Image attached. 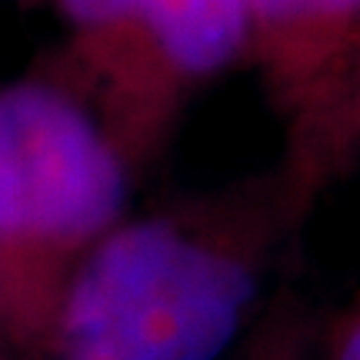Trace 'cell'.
Returning <instances> with one entry per match:
<instances>
[{
	"mask_svg": "<svg viewBox=\"0 0 360 360\" xmlns=\"http://www.w3.org/2000/svg\"><path fill=\"white\" fill-rule=\"evenodd\" d=\"M247 64L283 130L281 164L310 214L360 157V0H244Z\"/></svg>",
	"mask_w": 360,
	"mask_h": 360,
	"instance_id": "cell-4",
	"label": "cell"
},
{
	"mask_svg": "<svg viewBox=\"0 0 360 360\" xmlns=\"http://www.w3.org/2000/svg\"><path fill=\"white\" fill-rule=\"evenodd\" d=\"M51 74L97 117L130 174L164 157L197 94L247 60L244 0H53Z\"/></svg>",
	"mask_w": 360,
	"mask_h": 360,
	"instance_id": "cell-3",
	"label": "cell"
},
{
	"mask_svg": "<svg viewBox=\"0 0 360 360\" xmlns=\"http://www.w3.org/2000/svg\"><path fill=\"white\" fill-rule=\"evenodd\" d=\"M130 167L51 70L0 87V321L17 357L44 354L80 264L127 217Z\"/></svg>",
	"mask_w": 360,
	"mask_h": 360,
	"instance_id": "cell-2",
	"label": "cell"
},
{
	"mask_svg": "<svg viewBox=\"0 0 360 360\" xmlns=\"http://www.w3.org/2000/svg\"><path fill=\"white\" fill-rule=\"evenodd\" d=\"M357 130H360V101H357Z\"/></svg>",
	"mask_w": 360,
	"mask_h": 360,
	"instance_id": "cell-8",
	"label": "cell"
},
{
	"mask_svg": "<svg viewBox=\"0 0 360 360\" xmlns=\"http://www.w3.org/2000/svg\"><path fill=\"white\" fill-rule=\"evenodd\" d=\"M307 217L281 164L124 217L74 274L37 360H224Z\"/></svg>",
	"mask_w": 360,
	"mask_h": 360,
	"instance_id": "cell-1",
	"label": "cell"
},
{
	"mask_svg": "<svg viewBox=\"0 0 360 360\" xmlns=\"http://www.w3.org/2000/svg\"><path fill=\"white\" fill-rule=\"evenodd\" d=\"M314 360H360V290L321 327Z\"/></svg>",
	"mask_w": 360,
	"mask_h": 360,
	"instance_id": "cell-6",
	"label": "cell"
},
{
	"mask_svg": "<svg viewBox=\"0 0 360 360\" xmlns=\"http://www.w3.org/2000/svg\"><path fill=\"white\" fill-rule=\"evenodd\" d=\"M11 340H7V334H4V321H0V360H11Z\"/></svg>",
	"mask_w": 360,
	"mask_h": 360,
	"instance_id": "cell-7",
	"label": "cell"
},
{
	"mask_svg": "<svg viewBox=\"0 0 360 360\" xmlns=\"http://www.w3.org/2000/svg\"><path fill=\"white\" fill-rule=\"evenodd\" d=\"M321 323L297 290H281L250 327L237 360H314Z\"/></svg>",
	"mask_w": 360,
	"mask_h": 360,
	"instance_id": "cell-5",
	"label": "cell"
}]
</instances>
